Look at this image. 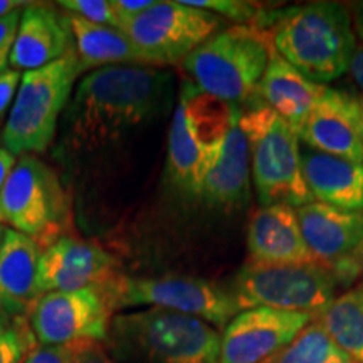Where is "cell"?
<instances>
[{
  "label": "cell",
  "mask_w": 363,
  "mask_h": 363,
  "mask_svg": "<svg viewBox=\"0 0 363 363\" xmlns=\"http://www.w3.org/2000/svg\"><path fill=\"white\" fill-rule=\"evenodd\" d=\"M174 78L152 66H108L88 72L67 103L65 147L104 148L169 110Z\"/></svg>",
  "instance_id": "6da1fadb"
},
{
  "label": "cell",
  "mask_w": 363,
  "mask_h": 363,
  "mask_svg": "<svg viewBox=\"0 0 363 363\" xmlns=\"http://www.w3.org/2000/svg\"><path fill=\"white\" fill-rule=\"evenodd\" d=\"M274 51L313 83L335 81L348 71L357 45L350 9L311 2L267 16Z\"/></svg>",
  "instance_id": "7a4b0ae2"
},
{
  "label": "cell",
  "mask_w": 363,
  "mask_h": 363,
  "mask_svg": "<svg viewBox=\"0 0 363 363\" xmlns=\"http://www.w3.org/2000/svg\"><path fill=\"white\" fill-rule=\"evenodd\" d=\"M106 343L118 363H220L214 326L162 308L115 316Z\"/></svg>",
  "instance_id": "3957f363"
},
{
  "label": "cell",
  "mask_w": 363,
  "mask_h": 363,
  "mask_svg": "<svg viewBox=\"0 0 363 363\" xmlns=\"http://www.w3.org/2000/svg\"><path fill=\"white\" fill-rule=\"evenodd\" d=\"M234 104L203 93L185 79L169 131L165 180L184 197H201L208 172L219 162Z\"/></svg>",
  "instance_id": "277c9868"
},
{
  "label": "cell",
  "mask_w": 363,
  "mask_h": 363,
  "mask_svg": "<svg viewBox=\"0 0 363 363\" xmlns=\"http://www.w3.org/2000/svg\"><path fill=\"white\" fill-rule=\"evenodd\" d=\"M269 30L230 26L206 40L182 61L189 81L220 101L249 108L262 103L259 83L272 52Z\"/></svg>",
  "instance_id": "5b68a950"
},
{
  "label": "cell",
  "mask_w": 363,
  "mask_h": 363,
  "mask_svg": "<svg viewBox=\"0 0 363 363\" xmlns=\"http://www.w3.org/2000/svg\"><path fill=\"white\" fill-rule=\"evenodd\" d=\"M240 130L247 140L251 177L262 207H301L313 201L301 165L299 136L264 103L240 108Z\"/></svg>",
  "instance_id": "8992f818"
},
{
  "label": "cell",
  "mask_w": 363,
  "mask_h": 363,
  "mask_svg": "<svg viewBox=\"0 0 363 363\" xmlns=\"http://www.w3.org/2000/svg\"><path fill=\"white\" fill-rule=\"evenodd\" d=\"M81 74L74 49L40 69L24 72L0 135L4 148L13 157L45 152Z\"/></svg>",
  "instance_id": "52a82bcc"
},
{
  "label": "cell",
  "mask_w": 363,
  "mask_h": 363,
  "mask_svg": "<svg viewBox=\"0 0 363 363\" xmlns=\"http://www.w3.org/2000/svg\"><path fill=\"white\" fill-rule=\"evenodd\" d=\"M337 279L320 264H254L246 262L233 289L240 311L272 308L308 313L315 320L335 299Z\"/></svg>",
  "instance_id": "ba28073f"
},
{
  "label": "cell",
  "mask_w": 363,
  "mask_h": 363,
  "mask_svg": "<svg viewBox=\"0 0 363 363\" xmlns=\"http://www.w3.org/2000/svg\"><path fill=\"white\" fill-rule=\"evenodd\" d=\"M113 310L126 306L162 308L189 315L225 328L240 313L230 289L212 281L190 276H162V278H125L106 293Z\"/></svg>",
  "instance_id": "9c48e42d"
},
{
  "label": "cell",
  "mask_w": 363,
  "mask_h": 363,
  "mask_svg": "<svg viewBox=\"0 0 363 363\" xmlns=\"http://www.w3.org/2000/svg\"><path fill=\"white\" fill-rule=\"evenodd\" d=\"M224 29L216 13L184 2H155L123 33L133 40L153 67L182 65L189 54Z\"/></svg>",
  "instance_id": "30bf717a"
},
{
  "label": "cell",
  "mask_w": 363,
  "mask_h": 363,
  "mask_svg": "<svg viewBox=\"0 0 363 363\" xmlns=\"http://www.w3.org/2000/svg\"><path fill=\"white\" fill-rule=\"evenodd\" d=\"M65 216L66 194L56 174L34 155H22L0 192V217L35 240Z\"/></svg>",
  "instance_id": "8fae6325"
},
{
  "label": "cell",
  "mask_w": 363,
  "mask_h": 363,
  "mask_svg": "<svg viewBox=\"0 0 363 363\" xmlns=\"http://www.w3.org/2000/svg\"><path fill=\"white\" fill-rule=\"evenodd\" d=\"M113 306L96 289L40 294L29 315L39 345H71L83 340L106 342Z\"/></svg>",
  "instance_id": "7c38bea8"
},
{
  "label": "cell",
  "mask_w": 363,
  "mask_h": 363,
  "mask_svg": "<svg viewBox=\"0 0 363 363\" xmlns=\"http://www.w3.org/2000/svg\"><path fill=\"white\" fill-rule=\"evenodd\" d=\"M296 214L316 264L326 267L340 284L355 281L362 274L357 254L363 242V211H343L310 202L298 207Z\"/></svg>",
  "instance_id": "4fadbf2b"
},
{
  "label": "cell",
  "mask_w": 363,
  "mask_h": 363,
  "mask_svg": "<svg viewBox=\"0 0 363 363\" xmlns=\"http://www.w3.org/2000/svg\"><path fill=\"white\" fill-rule=\"evenodd\" d=\"M311 321L308 313L262 306L240 311L220 337V363H269Z\"/></svg>",
  "instance_id": "5bb4252c"
},
{
  "label": "cell",
  "mask_w": 363,
  "mask_h": 363,
  "mask_svg": "<svg viewBox=\"0 0 363 363\" xmlns=\"http://www.w3.org/2000/svg\"><path fill=\"white\" fill-rule=\"evenodd\" d=\"M116 259L94 242L65 235L40 252V294L96 289L106 294L120 279Z\"/></svg>",
  "instance_id": "9a60e30c"
},
{
  "label": "cell",
  "mask_w": 363,
  "mask_h": 363,
  "mask_svg": "<svg viewBox=\"0 0 363 363\" xmlns=\"http://www.w3.org/2000/svg\"><path fill=\"white\" fill-rule=\"evenodd\" d=\"M298 136L299 142L315 152L363 163L360 98L325 86Z\"/></svg>",
  "instance_id": "2e32d148"
},
{
  "label": "cell",
  "mask_w": 363,
  "mask_h": 363,
  "mask_svg": "<svg viewBox=\"0 0 363 363\" xmlns=\"http://www.w3.org/2000/svg\"><path fill=\"white\" fill-rule=\"evenodd\" d=\"M247 254L254 264H316L299 227L296 208L261 207L247 229Z\"/></svg>",
  "instance_id": "e0dca14e"
},
{
  "label": "cell",
  "mask_w": 363,
  "mask_h": 363,
  "mask_svg": "<svg viewBox=\"0 0 363 363\" xmlns=\"http://www.w3.org/2000/svg\"><path fill=\"white\" fill-rule=\"evenodd\" d=\"M40 252L38 240L7 229L0 247V316L29 318L40 298Z\"/></svg>",
  "instance_id": "ac0fdd59"
},
{
  "label": "cell",
  "mask_w": 363,
  "mask_h": 363,
  "mask_svg": "<svg viewBox=\"0 0 363 363\" xmlns=\"http://www.w3.org/2000/svg\"><path fill=\"white\" fill-rule=\"evenodd\" d=\"M72 38L62 13L56 9L29 4L22 11L11 69L34 71L51 65L72 51Z\"/></svg>",
  "instance_id": "d6986e66"
},
{
  "label": "cell",
  "mask_w": 363,
  "mask_h": 363,
  "mask_svg": "<svg viewBox=\"0 0 363 363\" xmlns=\"http://www.w3.org/2000/svg\"><path fill=\"white\" fill-rule=\"evenodd\" d=\"M240 108H233V121L216 167L208 172L201 199L214 208L233 211L247 206L251 199V160L247 140L239 125Z\"/></svg>",
  "instance_id": "ffe728a7"
},
{
  "label": "cell",
  "mask_w": 363,
  "mask_h": 363,
  "mask_svg": "<svg viewBox=\"0 0 363 363\" xmlns=\"http://www.w3.org/2000/svg\"><path fill=\"white\" fill-rule=\"evenodd\" d=\"M301 165L313 201L343 211H363V163L301 150Z\"/></svg>",
  "instance_id": "44dd1931"
},
{
  "label": "cell",
  "mask_w": 363,
  "mask_h": 363,
  "mask_svg": "<svg viewBox=\"0 0 363 363\" xmlns=\"http://www.w3.org/2000/svg\"><path fill=\"white\" fill-rule=\"evenodd\" d=\"M323 88L325 84H316L305 78L272 49L269 65L257 91L261 101L283 118L298 135L323 93Z\"/></svg>",
  "instance_id": "7402d4cb"
},
{
  "label": "cell",
  "mask_w": 363,
  "mask_h": 363,
  "mask_svg": "<svg viewBox=\"0 0 363 363\" xmlns=\"http://www.w3.org/2000/svg\"><path fill=\"white\" fill-rule=\"evenodd\" d=\"M65 19L83 72L108 66H152L133 40L120 29L93 24L72 13H65Z\"/></svg>",
  "instance_id": "603a6c76"
},
{
  "label": "cell",
  "mask_w": 363,
  "mask_h": 363,
  "mask_svg": "<svg viewBox=\"0 0 363 363\" xmlns=\"http://www.w3.org/2000/svg\"><path fill=\"white\" fill-rule=\"evenodd\" d=\"M315 320L355 363H363V283L342 296Z\"/></svg>",
  "instance_id": "cb8c5ba5"
},
{
  "label": "cell",
  "mask_w": 363,
  "mask_h": 363,
  "mask_svg": "<svg viewBox=\"0 0 363 363\" xmlns=\"http://www.w3.org/2000/svg\"><path fill=\"white\" fill-rule=\"evenodd\" d=\"M269 363H355L331 340L316 320L299 331L278 357Z\"/></svg>",
  "instance_id": "d4e9b609"
},
{
  "label": "cell",
  "mask_w": 363,
  "mask_h": 363,
  "mask_svg": "<svg viewBox=\"0 0 363 363\" xmlns=\"http://www.w3.org/2000/svg\"><path fill=\"white\" fill-rule=\"evenodd\" d=\"M38 343L26 318L0 316V363H22Z\"/></svg>",
  "instance_id": "484cf974"
},
{
  "label": "cell",
  "mask_w": 363,
  "mask_h": 363,
  "mask_svg": "<svg viewBox=\"0 0 363 363\" xmlns=\"http://www.w3.org/2000/svg\"><path fill=\"white\" fill-rule=\"evenodd\" d=\"M182 2L185 6L216 13L220 19L233 21L235 26L262 27L269 16L259 4L246 2V0H182Z\"/></svg>",
  "instance_id": "4316f807"
},
{
  "label": "cell",
  "mask_w": 363,
  "mask_h": 363,
  "mask_svg": "<svg viewBox=\"0 0 363 363\" xmlns=\"http://www.w3.org/2000/svg\"><path fill=\"white\" fill-rule=\"evenodd\" d=\"M57 6L79 19L118 29L115 13L108 0H61Z\"/></svg>",
  "instance_id": "83f0119b"
},
{
  "label": "cell",
  "mask_w": 363,
  "mask_h": 363,
  "mask_svg": "<svg viewBox=\"0 0 363 363\" xmlns=\"http://www.w3.org/2000/svg\"><path fill=\"white\" fill-rule=\"evenodd\" d=\"M26 9V7H24ZM24 9H17L6 17H0V74L11 69V56L16 44L17 29Z\"/></svg>",
  "instance_id": "f1b7e54d"
},
{
  "label": "cell",
  "mask_w": 363,
  "mask_h": 363,
  "mask_svg": "<svg viewBox=\"0 0 363 363\" xmlns=\"http://www.w3.org/2000/svg\"><path fill=\"white\" fill-rule=\"evenodd\" d=\"M72 345V363H118L104 348L103 342L83 340Z\"/></svg>",
  "instance_id": "f546056e"
},
{
  "label": "cell",
  "mask_w": 363,
  "mask_h": 363,
  "mask_svg": "<svg viewBox=\"0 0 363 363\" xmlns=\"http://www.w3.org/2000/svg\"><path fill=\"white\" fill-rule=\"evenodd\" d=\"M22 363H72V345H35Z\"/></svg>",
  "instance_id": "4dcf8cb0"
},
{
  "label": "cell",
  "mask_w": 363,
  "mask_h": 363,
  "mask_svg": "<svg viewBox=\"0 0 363 363\" xmlns=\"http://www.w3.org/2000/svg\"><path fill=\"white\" fill-rule=\"evenodd\" d=\"M118 29L123 33L135 19L153 6V0H110Z\"/></svg>",
  "instance_id": "1f68e13d"
},
{
  "label": "cell",
  "mask_w": 363,
  "mask_h": 363,
  "mask_svg": "<svg viewBox=\"0 0 363 363\" xmlns=\"http://www.w3.org/2000/svg\"><path fill=\"white\" fill-rule=\"evenodd\" d=\"M22 74L19 71L9 69L0 74V125L4 123L6 116L11 113L13 98L19 88Z\"/></svg>",
  "instance_id": "d6a6232c"
},
{
  "label": "cell",
  "mask_w": 363,
  "mask_h": 363,
  "mask_svg": "<svg viewBox=\"0 0 363 363\" xmlns=\"http://www.w3.org/2000/svg\"><path fill=\"white\" fill-rule=\"evenodd\" d=\"M347 72L350 74L358 91L363 94V43H357Z\"/></svg>",
  "instance_id": "836d02e7"
},
{
  "label": "cell",
  "mask_w": 363,
  "mask_h": 363,
  "mask_svg": "<svg viewBox=\"0 0 363 363\" xmlns=\"http://www.w3.org/2000/svg\"><path fill=\"white\" fill-rule=\"evenodd\" d=\"M13 167H16V157L4 147H0V192H2Z\"/></svg>",
  "instance_id": "e575fe53"
},
{
  "label": "cell",
  "mask_w": 363,
  "mask_h": 363,
  "mask_svg": "<svg viewBox=\"0 0 363 363\" xmlns=\"http://www.w3.org/2000/svg\"><path fill=\"white\" fill-rule=\"evenodd\" d=\"M353 30L360 38V43H363V2H353L350 6Z\"/></svg>",
  "instance_id": "d590c367"
},
{
  "label": "cell",
  "mask_w": 363,
  "mask_h": 363,
  "mask_svg": "<svg viewBox=\"0 0 363 363\" xmlns=\"http://www.w3.org/2000/svg\"><path fill=\"white\" fill-rule=\"evenodd\" d=\"M27 6L29 2H24V0H0V17H6L17 9H24Z\"/></svg>",
  "instance_id": "8d00e7d4"
},
{
  "label": "cell",
  "mask_w": 363,
  "mask_h": 363,
  "mask_svg": "<svg viewBox=\"0 0 363 363\" xmlns=\"http://www.w3.org/2000/svg\"><path fill=\"white\" fill-rule=\"evenodd\" d=\"M9 227H6V222H4L2 217H0V247H2L4 239H6V233H7Z\"/></svg>",
  "instance_id": "74e56055"
},
{
  "label": "cell",
  "mask_w": 363,
  "mask_h": 363,
  "mask_svg": "<svg viewBox=\"0 0 363 363\" xmlns=\"http://www.w3.org/2000/svg\"><path fill=\"white\" fill-rule=\"evenodd\" d=\"M357 266H358V269L363 272V242H362V246H360V249H358V254H357Z\"/></svg>",
  "instance_id": "f35d334b"
},
{
  "label": "cell",
  "mask_w": 363,
  "mask_h": 363,
  "mask_svg": "<svg viewBox=\"0 0 363 363\" xmlns=\"http://www.w3.org/2000/svg\"><path fill=\"white\" fill-rule=\"evenodd\" d=\"M360 142L363 148V98H360Z\"/></svg>",
  "instance_id": "ab89813d"
}]
</instances>
